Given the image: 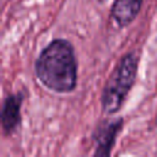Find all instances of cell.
Here are the masks:
<instances>
[{"instance_id":"cell-1","label":"cell","mask_w":157,"mask_h":157,"mask_svg":"<svg viewBox=\"0 0 157 157\" xmlns=\"http://www.w3.org/2000/svg\"><path fill=\"white\" fill-rule=\"evenodd\" d=\"M38 81L55 93H70L77 86V60L72 44L55 38L39 53L34 63Z\"/></svg>"},{"instance_id":"cell-2","label":"cell","mask_w":157,"mask_h":157,"mask_svg":"<svg viewBox=\"0 0 157 157\" xmlns=\"http://www.w3.org/2000/svg\"><path fill=\"white\" fill-rule=\"evenodd\" d=\"M137 66L139 59L135 52L125 53L119 59L112 74L107 78L101 94V104L105 114L113 115L120 110L135 85Z\"/></svg>"},{"instance_id":"cell-3","label":"cell","mask_w":157,"mask_h":157,"mask_svg":"<svg viewBox=\"0 0 157 157\" xmlns=\"http://www.w3.org/2000/svg\"><path fill=\"white\" fill-rule=\"evenodd\" d=\"M123 124L124 120L121 117L114 119H104L97 124L92 134V140L94 142V157L110 156Z\"/></svg>"},{"instance_id":"cell-4","label":"cell","mask_w":157,"mask_h":157,"mask_svg":"<svg viewBox=\"0 0 157 157\" xmlns=\"http://www.w3.org/2000/svg\"><path fill=\"white\" fill-rule=\"evenodd\" d=\"M25 99V92L10 93L5 97L1 108V126L5 135L15 134L21 125V108Z\"/></svg>"},{"instance_id":"cell-5","label":"cell","mask_w":157,"mask_h":157,"mask_svg":"<svg viewBox=\"0 0 157 157\" xmlns=\"http://www.w3.org/2000/svg\"><path fill=\"white\" fill-rule=\"evenodd\" d=\"M144 0H114L110 16L118 27L124 28L137 17Z\"/></svg>"}]
</instances>
